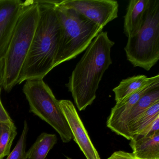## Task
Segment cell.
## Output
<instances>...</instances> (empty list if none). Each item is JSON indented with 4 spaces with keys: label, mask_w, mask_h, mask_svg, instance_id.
<instances>
[{
    "label": "cell",
    "mask_w": 159,
    "mask_h": 159,
    "mask_svg": "<svg viewBox=\"0 0 159 159\" xmlns=\"http://www.w3.org/2000/svg\"><path fill=\"white\" fill-rule=\"evenodd\" d=\"M115 43L107 32L101 31L92 41L72 71L66 86L80 111L96 98V93L105 71L112 64L111 48Z\"/></svg>",
    "instance_id": "1"
},
{
    "label": "cell",
    "mask_w": 159,
    "mask_h": 159,
    "mask_svg": "<svg viewBox=\"0 0 159 159\" xmlns=\"http://www.w3.org/2000/svg\"><path fill=\"white\" fill-rule=\"evenodd\" d=\"M55 1H37L39 18L18 84L28 80H43L55 68L60 34Z\"/></svg>",
    "instance_id": "2"
},
{
    "label": "cell",
    "mask_w": 159,
    "mask_h": 159,
    "mask_svg": "<svg viewBox=\"0 0 159 159\" xmlns=\"http://www.w3.org/2000/svg\"><path fill=\"white\" fill-rule=\"evenodd\" d=\"M55 9L60 25L55 67L85 51L103 28L75 10L65 7L59 0L56 1Z\"/></svg>",
    "instance_id": "3"
},
{
    "label": "cell",
    "mask_w": 159,
    "mask_h": 159,
    "mask_svg": "<svg viewBox=\"0 0 159 159\" xmlns=\"http://www.w3.org/2000/svg\"><path fill=\"white\" fill-rule=\"evenodd\" d=\"M39 18L37 1L24 2L4 57L5 73L2 87L9 93L18 84L19 75L28 54Z\"/></svg>",
    "instance_id": "4"
},
{
    "label": "cell",
    "mask_w": 159,
    "mask_h": 159,
    "mask_svg": "<svg viewBox=\"0 0 159 159\" xmlns=\"http://www.w3.org/2000/svg\"><path fill=\"white\" fill-rule=\"evenodd\" d=\"M127 60L147 71L159 60V0H150L142 27L128 38L124 48Z\"/></svg>",
    "instance_id": "5"
},
{
    "label": "cell",
    "mask_w": 159,
    "mask_h": 159,
    "mask_svg": "<svg viewBox=\"0 0 159 159\" xmlns=\"http://www.w3.org/2000/svg\"><path fill=\"white\" fill-rule=\"evenodd\" d=\"M23 92L29 104L30 112L52 126L64 143L71 141L72 134L59 101L43 80L26 81Z\"/></svg>",
    "instance_id": "6"
},
{
    "label": "cell",
    "mask_w": 159,
    "mask_h": 159,
    "mask_svg": "<svg viewBox=\"0 0 159 159\" xmlns=\"http://www.w3.org/2000/svg\"><path fill=\"white\" fill-rule=\"evenodd\" d=\"M61 3L102 28L118 17L119 4L114 0H61Z\"/></svg>",
    "instance_id": "7"
},
{
    "label": "cell",
    "mask_w": 159,
    "mask_h": 159,
    "mask_svg": "<svg viewBox=\"0 0 159 159\" xmlns=\"http://www.w3.org/2000/svg\"><path fill=\"white\" fill-rule=\"evenodd\" d=\"M59 101L60 107L70 128L72 139L86 159H101L72 102L66 99Z\"/></svg>",
    "instance_id": "8"
},
{
    "label": "cell",
    "mask_w": 159,
    "mask_h": 159,
    "mask_svg": "<svg viewBox=\"0 0 159 159\" xmlns=\"http://www.w3.org/2000/svg\"><path fill=\"white\" fill-rule=\"evenodd\" d=\"M157 88H159V74L151 77L150 81L139 90L116 103L107 120V127L122 136L125 120L132 108L144 94Z\"/></svg>",
    "instance_id": "9"
},
{
    "label": "cell",
    "mask_w": 159,
    "mask_h": 159,
    "mask_svg": "<svg viewBox=\"0 0 159 159\" xmlns=\"http://www.w3.org/2000/svg\"><path fill=\"white\" fill-rule=\"evenodd\" d=\"M24 2L0 0V58H4Z\"/></svg>",
    "instance_id": "10"
},
{
    "label": "cell",
    "mask_w": 159,
    "mask_h": 159,
    "mask_svg": "<svg viewBox=\"0 0 159 159\" xmlns=\"http://www.w3.org/2000/svg\"><path fill=\"white\" fill-rule=\"evenodd\" d=\"M150 0H131L124 16V31L127 38L135 36L142 27Z\"/></svg>",
    "instance_id": "11"
},
{
    "label": "cell",
    "mask_w": 159,
    "mask_h": 159,
    "mask_svg": "<svg viewBox=\"0 0 159 159\" xmlns=\"http://www.w3.org/2000/svg\"><path fill=\"white\" fill-rule=\"evenodd\" d=\"M133 155L139 159H159V132L130 139Z\"/></svg>",
    "instance_id": "12"
},
{
    "label": "cell",
    "mask_w": 159,
    "mask_h": 159,
    "mask_svg": "<svg viewBox=\"0 0 159 159\" xmlns=\"http://www.w3.org/2000/svg\"><path fill=\"white\" fill-rule=\"evenodd\" d=\"M159 102V88H155L144 94L134 106L125 118L123 129L122 137L130 140L127 128L140 114L155 103Z\"/></svg>",
    "instance_id": "13"
},
{
    "label": "cell",
    "mask_w": 159,
    "mask_h": 159,
    "mask_svg": "<svg viewBox=\"0 0 159 159\" xmlns=\"http://www.w3.org/2000/svg\"><path fill=\"white\" fill-rule=\"evenodd\" d=\"M151 79V77L148 78L144 75H139L122 80L120 84L112 90L116 103L139 90L148 83Z\"/></svg>",
    "instance_id": "14"
},
{
    "label": "cell",
    "mask_w": 159,
    "mask_h": 159,
    "mask_svg": "<svg viewBox=\"0 0 159 159\" xmlns=\"http://www.w3.org/2000/svg\"><path fill=\"white\" fill-rule=\"evenodd\" d=\"M57 141L55 134L43 133L27 152V159H45Z\"/></svg>",
    "instance_id": "15"
},
{
    "label": "cell",
    "mask_w": 159,
    "mask_h": 159,
    "mask_svg": "<svg viewBox=\"0 0 159 159\" xmlns=\"http://www.w3.org/2000/svg\"><path fill=\"white\" fill-rule=\"evenodd\" d=\"M159 116V102L149 108L140 114L127 128L130 139L136 136L140 135L143 130Z\"/></svg>",
    "instance_id": "16"
},
{
    "label": "cell",
    "mask_w": 159,
    "mask_h": 159,
    "mask_svg": "<svg viewBox=\"0 0 159 159\" xmlns=\"http://www.w3.org/2000/svg\"><path fill=\"white\" fill-rule=\"evenodd\" d=\"M16 135L17 129L13 122H0V159L9 155Z\"/></svg>",
    "instance_id": "17"
},
{
    "label": "cell",
    "mask_w": 159,
    "mask_h": 159,
    "mask_svg": "<svg viewBox=\"0 0 159 159\" xmlns=\"http://www.w3.org/2000/svg\"><path fill=\"white\" fill-rule=\"evenodd\" d=\"M29 127L27 122L25 121L24 128L20 138L11 152L9 154L6 159H27L26 152L27 137Z\"/></svg>",
    "instance_id": "18"
},
{
    "label": "cell",
    "mask_w": 159,
    "mask_h": 159,
    "mask_svg": "<svg viewBox=\"0 0 159 159\" xmlns=\"http://www.w3.org/2000/svg\"><path fill=\"white\" fill-rule=\"evenodd\" d=\"M107 159H139L135 157L133 153L123 151H119L113 152Z\"/></svg>",
    "instance_id": "19"
},
{
    "label": "cell",
    "mask_w": 159,
    "mask_h": 159,
    "mask_svg": "<svg viewBox=\"0 0 159 159\" xmlns=\"http://www.w3.org/2000/svg\"><path fill=\"white\" fill-rule=\"evenodd\" d=\"M2 87H0V94L1 92ZM13 122L9 113L3 107L0 97V122Z\"/></svg>",
    "instance_id": "20"
},
{
    "label": "cell",
    "mask_w": 159,
    "mask_h": 159,
    "mask_svg": "<svg viewBox=\"0 0 159 159\" xmlns=\"http://www.w3.org/2000/svg\"><path fill=\"white\" fill-rule=\"evenodd\" d=\"M5 73V64L4 58H0V87H2L4 82Z\"/></svg>",
    "instance_id": "21"
},
{
    "label": "cell",
    "mask_w": 159,
    "mask_h": 159,
    "mask_svg": "<svg viewBox=\"0 0 159 159\" xmlns=\"http://www.w3.org/2000/svg\"><path fill=\"white\" fill-rule=\"evenodd\" d=\"M66 159H71V158H69V157H66Z\"/></svg>",
    "instance_id": "22"
}]
</instances>
